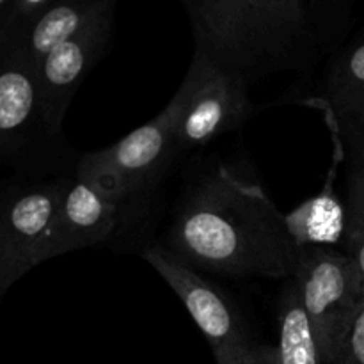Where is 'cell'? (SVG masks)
<instances>
[{
  "instance_id": "obj_14",
  "label": "cell",
  "mask_w": 364,
  "mask_h": 364,
  "mask_svg": "<svg viewBox=\"0 0 364 364\" xmlns=\"http://www.w3.org/2000/svg\"><path fill=\"white\" fill-rule=\"evenodd\" d=\"M277 306V331H279L281 363L283 364H323L318 340L311 320L302 304L295 279L284 281Z\"/></svg>"
},
{
  "instance_id": "obj_1",
  "label": "cell",
  "mask_w": 364,
  "mask_h": 364,
  "mask_svg": "<svg viewBox=\"0 0 364 364\" xmlns=\"http://www.w3.org/2000/svg\"><path fill=\"white\" fill-rule=\"evenodd\" d=\"M162 245L192 269L223 277L288 281L299 262L287 215L262 185L228 166L191 183Z\"/></svg>"
},
{
  "instance_id": "obj_5",
  "label": "cell",
  "mask_w": 364,
  "mask_h": 364,
  "mask_svg": "<svg viewBox=\"0 0 364 364\" xmlns=\"http://www.w3.org/2000/svg\"><path fill=\"white\" fill-rule=\"evenodd\" d=\"M71 176L6 188L0 208V295L31 270L57 258L63 201Z\"/></svg>"
},
{
  "instance_id": "obj_7",
  "label": "cell",
  "mask_w": 364,
  "mask_h": 364,
  "mask_svg": "<svg viewBox=\"0 0 364 364\" xmlns=\"http://www.w3.org/2000/svg\"><path fill=\"white\" fill-rule=\"evenodd\" d=\"M142 258L173 288L208 341L217 364H252L258 345L252 341L244 315L223 288L162 244L146 245Z\"/></svg>"
},
{
  "instance_id": "obj_11",
  "label": "cell",
  "mask_w": 364,
  "mask_h": 364,
  "mask_svg": "<svg viewBox=\"0 0 364 364\" xmlns=\"http://www.w3.org/2000/svg\"><path fill=\"white\" fill-rule=\"evenodd\" d=\"M137 208L73 171L60 212L57 256L105 244Z\"/></svg>"
},
{
  "instance_id": "obj_3",
  "label": "cell",
  "mask_w": 364,
  "mask_h": 364,
  "mask_svg": "<svg viewBox=\"0 0 364 364\" xmlns=\"http://www.w3.org/2000/svg\"><path fill=\"white\" fill-rule=\"evenodd\" d=\"M205 73V59L194 53L191 68L166 109L121 141L78 156L75 173L103 191L141 206L162 181L178 151V132L192 92Z\"/></svg>"
},
{
  "instance_id": "obj_18",
  "label": "cell",
  "mask_w": 364,
  "mask_h": 364,
  "mask_svg": "<svg viewBox=\"0 0 364 364\" xmlns=\"http://www.w3.org/2000/svg\"><path fill=\"white\" fill-rule=\"evenodd\" d=\"M252 364H283L277 345H258Z\"/></svg>"
},
{
  "instance_id": "obj_19",
  "label": "cell",
  "mask_w": 364,
  "mask_h": 364,
  "mask_svg": "<svg viewBox=\"0 0 364 364\" xmlns=\"http://www.w3.org/2000/svg\"><path fill=\"white\" fill-rule=\"evenodd\" d=\"M9 4H11V0H0V9H6Z\"/></svg>"
},
{
  "instance_id": "obj_17",
  "label": "cell",
  "mask_w": 364,
  "mask_h": 364,
  "mask_svg": "<svg viewBox=\"0 0 364 364\" xmlns=\"http://www.w3.org/2000/svg\"><path fill=\"white\" fill-rule=\"evenodd\" d=\"M333 364H364V302Z\"/></svg>"
},
{
  "instance_id": "obj_8",
  "label": "cell",
  "mask_w": 364,
  "mask_h": 364,
  "mask_svg": "<svg viewBox=\"0 0 364 364\" xmlns=\"http://www.w3.org/2000/svg\"><path fill=\"white\" fill-rule=\"evenodd\" d=\"M116 31V6L89 20L38 60V77L50 123L63 132V121L75 92L102 60Z\"/></svg>"
},
{
  "instance_id": "obj_13",
  "label": "cell",
  "mask_w": 364,
  "mask_h": 364,
  "mask_svg": "<svg viewBox=\"0 0 364 364\" xmlns=\"http://www.w3.org/2000/svg\"><path fill=\"white\" fill-rule=\"evenodd\" d=\"M288 228L295 244L301 247H331L343 245L345 237V199L340 201L331 183L322 194L306 201L301 208L287 215Z\"/></svg>"
},
{
  "instance_id": "obj_6",
  "label": "cell",
  "mask_w": 364,
  "mask_h": 364,
  "mask_svg": "<svg viewBox=\"0 0 364 364\" xmlns=\"http://www.w3.org/2000/svg\"><path fill=\"white\" fill-rule=\"evenodd\" d=\"M294 279L323 364H333L364 302L361 274L341 249L301 247Z\"/></svg>"
},
{
  "instance_id": "obj_16",
  "label": "cell",
  "mask_w": 364,
  "mask_h": 364,
  "mask_svg": "<svg viewBox=\"0 0 364 364\" xmlns=\"http://www.w3.org/2000/svg\"><path fill=\"white\" fill-rule=\"evenodd\" d=\"M355 0H308L313 36L322 52H334L350 25Z\"/></svg>"
},
{
  "instance_id": "obj_2",
  "label": "cell",
  "mask_w": 364,
  "mask_h": 364,
  "mask_svg": "<svg viewBox=\"0 0 364 364\" xmlns=\"http://www.w3.org/2000/svg\"><path fill=\"white\" fill-rule=\"evenodd\" d=\"M194 52L249 85L311 63L318 52L308 0H181Z\"/></svg>"
},
{
  "instance_id": "obj_4",
  "label": "cell",
  "mask_w": 364,
  "mask_h": 364,
  "mask_svg": "<svg viewBox=\"0 0 364 364\" xmlns=\"http://www.w3.org/2000/svg\"><path fill=\"white\" fill-rule=\"evenodd\" d=\"M63 132L50 123L38 77V60L16 38H0V156L25 174L66 159Z\"/></svg>"
},
{
  "instance_id": "obj_10",
  "label": "cell",
  "mask_w": 364,
  "mask_h": 364,
  "mask_svg": "<svg viewBox=\"0 0 364 364\" xmlns=\"http://www.w3.org/2000/svg\"><path fill=\"white\" fill-rule=\"evenodd\" d=\"M315 103L329 119L338 156L364 160V31L331 59Z\"/></svg>"
},
{
  "instance_id": "obj_9",
  "label": "cell",
  "mask_w": 364,
  "mask_h": 364,
  "mask_svg": "<svg viewBox=\"0 0 364 364\" xmlns=\"http://www.w3.org/2000/svg\"><path fill=\"white\" fill-rule=\"evenodd\" d=\"M201 57L205 73L188 100L178 132L180 155L237 130L255 114L247 82Z\"/></svg>"
},
{
  "instance_id": "obj_15",
  "label": "cell",
  "mask_w": 364,
  "mask_h": 364,
  "mask_svg": "<svg viewBox=\"0 0 364 364\" xmlns=\"http://www.w3.org/2000/svg\"><path fill=\"white\" fill-rule=\"evenodd\" d=\"M345 212L343 252L354 262L364 283V160L348 164Z\"/></svg>"
},
{
  "instance_id": "obj_12",
  "label": "cell",
  "mask_w": 364,
  "mask_h": 364,
  "mask_svg": "<svg viewBox=\"0 0 364 364\" xmlns=\"http://www.w3.org/2000/svg\"><path fill=\"white\" fill-rule=\"evenodd\" d=\"M117 0H50L48 6L27 25L0 32L16 38L31 50L36 60L41 59L50 48L66 39L89 20L98 16L107 7L116 6Z\"/></svg>"
}]
</instances>
